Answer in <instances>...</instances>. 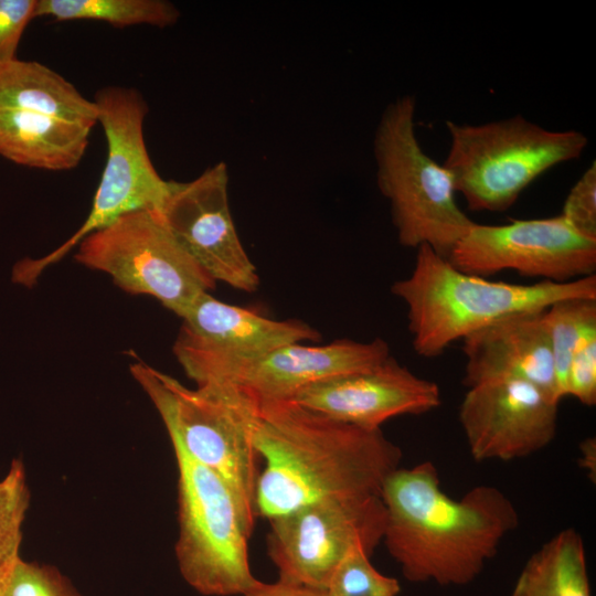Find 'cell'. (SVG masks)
<instances>
[{"label":"cell","mask_w":596,"mask_h":596,"mask_svg":"<svg viewBox=\"0 0 596 596\" xmlns=\"http://www.w3.org/2000/svg\"><path fill=\"white\" fill-rule=\"evenodd\" d=\"M415 108V99L405 95L383 111L373 143L376 183L390 201L400 244L427 245L447 258L475 222L456 202L450 172L422 149Z\"/></svg>","instance_id":"cell-5"},{"label":"cell","mask_w":596,"mask_h":596,"mask_svg":"<svg viewBox=\"0 0 596 596\" xmlns=\"http://www.w3.org/2000/svg\"><path fill=\"white\" fill-rule=\"evenodd\" d=\"M242 596H326L323 590L277 581L267 584L258 581Z\"/></svg>","instance_id":"cell-29"},{"label":"cell","mask_w":596,"mask_h":596,"mask_svg":"<svg viewBox=\"0 0 596 596\" xmlns=\"http://www.w3.org/2000/svg\"><path fill=\"white\" fill-rule=\"evenodd\" d=\"M565 396H573L586 406L596 404V337L584 342L573 354L563 385Z\"/></svg>","instance_id":"cell-27"},{"label":"cell","mask_w":596,"mask_h":596,"mask_svg":"<svg viewBox=\"0 0 596 596\" xmlns=\"http://www.w3.org/2000/svg\"><path fill=\"white\" fill-rule=\"evenodd\" d=\"M160 212L178 243L215 283L246 292L258 288L257 268L232 219L224 162L189 182L171 181Z\"/></svg>","instance_id":"cell-13"},{"label":"cell","mask_w":596,"mask_h":596,"mask_svg":"<svg viewBox=\"0 0 596 596\" xmlns=\"http://www.w3.org/2000/svg\"><path fill=\"white\" fill-rule=\"evenodd\" d=\"M38 0H0V63L15 58L28 24L35 18Z\"/></svg>","instance_id":"cell-28"},{"label":"cell","mask_w":596,"mask_h":596,"mask_svg":"<svg viewBox=\"0 0 596 596\" xmlns=\"http://www.w3.org/2000/svg\"><path fill=\"white\" fill-rule=\"evenodd\" d=\"M75 259L109 275L126 292L147 295L182 318L215 281L168 228L160 210H139L87 235Z\"/></svg>","instance_id":"cell-9"},{"label":"cell","mask_w":596,"mask_h":596,"mask_svg":"<svg viewBox=\"0 0 596 596\" xmlns=\"http://www.w3.org/2000/svg\"><path fill=\"white\" fill-rule=\"evenodd\" d=\"M381 499L386 512L382 541L412 583H471L519 525L513 502L499 488L478 485L453 499L430 461L395 469Z\"/></svg>","instance_id":"cell-2"},{"label":"cell","mask_w":596,"mask_h":596,"mask_svg":"<svg viewBox=\"0 0 596 596\" xmlns=\"http://www.w3.org/2000/svg\"><path fill=\"white\" fill-rule=\"evenodd\" d=\"M254 444L265 460L256 515L267 520L330 497L381 496L402 459L381 428L342 423L291 401L259 402Z\"/></svg>","instance_id":"cell-1"},{"label":"cell","mask_w":596,"mask_h":596,"mask_svg":"<svg viewBox=\"0 0 596 596\" xmlns=\"http://www.w3.org/2000/svg\"><path fill=\"white\" fill-rule=\"evenodd\" d=\"M557 395L563 398V385L570 361L575 351L596 337V299L568 298L558 300L544 310Z\"/></svg>","instance_id":"cell-22"},{"label":"cell","mask_w":596,"mask_h":596,"mask_svg":"<svg viewBox=\"0 0 596 596\" xmlns=\"http://www.w3.org/2000/svg\"><path fill=\"white\" fill-rule=\"evenodd\" d=\"M30 504V490L23 462L13 459L0 479V583L20 556L22 526Z\"/></svg>","instance_id":"cell-23"},{"label":"cell","mask_w":596,"mask_h":596,"mask_svg":"<svg viewBox=\"0 0 596 596\" xmlns=\"http://www.w3.org/2000/svg\"><path fill=\"white\" fill-rule=\"evenodd\" d=\"M579 466L595 482L596 477V440L594 437L584 439L579 445Z\"/></svg>","instance_id":"cell-30"},{"label":"cell","mask_w":596,"mask_h":596,"mask_svg":"<svg viewBox=\"0 0 596 596\" xmlns=\"http://www.w3.org/2000/svg\"><path fill=\"white\" fill-rule=\"evenodd\" d=\"M178 466L180 573L207 596L244 595L257 582L249 568L247 528L226 482L170 440Z\"/></svg>","instance_id":"cell-8"},{"label":"cell","mask_w":596,"mask_h":596,"mask_svg":"<svg viewBox=\"0 0 596 596\" xmlns=\"http://www.w3.org/2000/svg\"><path fill=\"white\" fill-rule=\"evenodd\" d=\"M560 402L520 379H496L468 387L459 422L476 461H503L546 447L557 430Z\"/></svg>","instance_id":"cell-14"},{"label":"cell","mask_w":596,"mask_h":596,"mask_svg":"<svg viewBox=\"0 0 596 596\" xmlns=\"http://www.w3.org/2000/svg\"><path fill=\"white\" fill-rule=\"evenodd\" d=\"M38 17L56 21L93 20L116 28L141 24L166 28L178 21L180 11L166 0H38Z\"/></svg>","instance_id":"cell-21"},{"label":"cell","mask_w":596,"mask_h":596,"mask_svg":"<svg viewBox=\"0 0 596 596\" xmlns=\"http://www.w3.org/2000/svg\"><path fill=\"white\" fill-rule=\"evenodd\" d=\"M370 556L362 546L353 547L333 572L324 595L397 596L401 592L398 581L376 571Z\"/></svg>","instance_id":"cell-24"},{"label":"cell","mask_w":596,"mask_h":596,"mask_svg":"<svg viewBox=\"0 0 596 596\" xmlns=\"http://www.w3.org/2000/svg\"><path fill=\"white\" fill-rule=\"evenodd\" d=\"M290 401L342 423L380 429L392 417L437 408L441 394L437 383L414 374L390 355L370 370L311 383Z\"/></svg>","instance_id":"cell-15"},{"label":"cell","mask_w":596,"mask_h":596,"mask_svg":"<svg viewBox=\"0 0 596 596\" xmlns=\"http://www.w3.org/2000/svg\"><path fill=\"white\" fill-rule=\"evenodd\" d=\"M97 123L104 129L107 156L92 209L81 227L62 245L36 259L13 266L12 281L33 287L40 275L60 262L87 235L120 216L148 209L160 210L171 181L160 177L149 157L143 123L148 106L135 88L107 86L96 93Z\"/></svg>","instance_id":"cell-7"},{"label":"cell","mask_w":596,"mask_h":596,"mask_svg":"<svg viewBox=\"0 0 596 596\" xmlns=\"http://www.w3.org/2000/svg\"><path fill=\"white\" fill-rule=\"evenodd\" d=\"M181 319L173 353L196 386L217 382L234 366L285 344L320 339L304 321L270 319L210 292L201 295Z\"/></svg>","instance_id":"cell-12"},{"label":"cell","mask_w":596,"mask_h":596,"mask_svg":"<svg viewBox=\"0 0 596 596\" xmlns=\"http://www.w3.org/2000/svg\"><path fill=\"white\" fill-rule=\"evenodd\" d=\"M391 291L407 307L414 351L432 359L453 342L509 315L543 310L568 298L596 299V275L567 283L494 281L461 272L422 245L412 273L396 280Z\"/></svg>","instance_id":"cell-3"},{"label":"cell","mask_w":596,"mask_h":596,"mask_svg":"<svg viewBox=\"0 0 596 596\" xmlns=\"http://www.w3.org/2000/svg\"><path fill=\"white\" fill-rule=\"evenodd\" d=\"M385 521L381 496L330 497L269 519L267 553L278 581L324 592L353 547L373 553Z\"/></svg>","instance_id":"cell-10"},{"label":"cell","mask_w":596,"mask_h":596,"mask_svg":"<svg viewBox=\"0 0 596 596\" xmlns=\"http://www.w3.org/2000/svg\"><path fill=\"white\" fill-rule=\"evenodd\" d=\"M544 310L509 315L464 338V384L520 379L560 402Z\"/></svg>","instance_id":"cell-17"},{"label":"cell","mask_w":596,"mask_h":596,"mask_svg":"<svg viewBox=\"0 0 596 596\" xmlns=\"http://www.w3.org/2000/svg\"><path fill=\"white\" fill-rule=\"evenodd\" d=\"M390 355L389 343L381 338L369 342L339 339L320 345L289 343L234 366L211 384L236 385L260 403L290 401L311 383L370 370Z\"/></svg>","instance_id":"cell-16"},{"label":"cell","mask_w":596,"mask_h":596,"mask_svg":"<svg viewBox=\"0 0 596 596\" xmlns=\"http://www.w3.org/2000/svg\"><path fill=\"white\" fill-rule=\"evenodd\" d=\"M446 127L443 166L471 211L508 210L538 177L578 158L587 145L581 131L549 130L521 115L482 125L447 120Z\"/></svg>","instance_id":"cell-6"},{"label":"cell","mask_w":596,"mask_h":596,"mask_svg":"<svg viewBox=\"0 0 596 596\" xmlns=\"http://www.w3.org/2000/svg\"><path fill=\"white\" fill-rule=\"evenodd\" d=\"M129 370L158 411L170 440L226 482L253 533L260 473L254 444L259 401L233 384L189 389L141 361Z\"/></svg>","instance_id":"cell-4"},{"label":"cell","mask_w":596,"mask_h":596,"mask_svg":"<svg viewBox=\"0 0 596 596\" xmlns=\"http://www.w3.org/2000/svg\"><path fill=\"white\" fill-rule=\"evenodd\" d=\"M0 596H79L57 568L20 557L0 583Z\"/></svg>","instance_id":"cell-25"},{"label":"cell","mask_w":596,"mask_h":596,"mask_svg":"<svg viewBox=\"0 0 596 596\" xmlns=\"http://www.w3.org/2000/svg\"><path fill=\"white\" fill-rule=\"evenodd\" d=\"M579 234L596 240V163L571 189L561 214Z\"/></svg>","instance_id":"cell-26"},{"label":"cell","mask_w":596,"mask_h":596,"mask_svg":"<svg viewBox=\"0 0 596 596\" xmlns=\"http://www.w3.org/2000/svg\"><path fill=\"white\" fill-rule=\"evenodd\" d=\"M0 108L33 111L94 127L97 107L71 82L35 61L0 63Z\"/></svg>","instance_id":"cell-19"},{"label":"cell","mask_w":596,"mask_h":596,"mask_svg":"<svg viewBox=\"0 0 596 596\" xmlns=\"http://www.w3.org/2000/svg\"><path fill=\"white\" fill-rule=\"evenodd\" d=\"M457 269L491 276L504 270L552 283L596 273V240L574 230L562 216L473 225L447 257Z\"/></svg>","instance_id":"cell-11"},{"label":"cell","mask_w":596,"mask_h":596,"mask_svg":"<svg viewBox=\"0 0 596 596\" xmlns=\"http://www.w3.org/2000/svg\"><path fill=\"white\" fill-rule=\"evenodd\" d=\"M91 130L76 121L0 108V156L29 168L71 170L83 159Z\"/></svg>","instance_id":"cell-18"},{"label":"cell","mask_w":596,"mask_h":596,"mask_svg":"<svg viewBox=\"0 0 596 596\" xmlns=\"http://www.w3.org/2000/svg\"><path fill=\"white\" fill-rule=\"evenodd\" d=\"M511 596H590L583 539L564 529L534 552Z\"/></svg>","instance_id":"cell-20"}]
</instances>
